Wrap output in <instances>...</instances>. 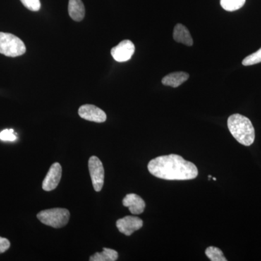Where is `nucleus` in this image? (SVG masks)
Listing matches in <instances>:
<instances>
[{"instance_id": "15", "label": "nucleus", "mask_w": 261, "mask_h": 261, "mask_svg": "<svg viewBox=\"0 0 261 261\" xmlns=\"http://www.w3.org/2000/svg\"><path fill=\"white\" fill-rule=\"evenodd\" d=\"M246 0H221V7L228 12L236 11L243 8Z\"/></svg>"}, {"instance_id": "5", "label": "nucleus", "mask_w": 261, "mask_h": 261, "mask_svg": "<svg viewBox=\"0 0 261 261\" xmlns=\"http://www.w3.org/2000/svg\"><path fill=\"white\" fill-rule=\"evenodd\" d=\"M88 166L94 190L100 192L104 185L105 179V170L102 163L96 156H92L89 160Z\"/></svg>"}, {"instance_id": "3", "label": "nucleus", "mask_w": 261, "mask_h": 261, "mask_svg": "<svg viewBox=\"0 0 261 261\" xmlns=\"http://www.w3.org/2000/svg\"><path fill=\"white\" fill-rule=\"evenodd\" d=\"M27 51L21 39L9 33L0 32V53L5 56L18 57Z\"/></svg>"}, {"instance_id": "12", "label": "nucleus", "mask_w": 261, "mask_h": 261, "mask_svg": "<svg viewBox=\"0 0 261 261\" xmlns=\"http://www.w3.org/2000/svg\"><path fill=\"white\" fill-rule=\"evenodd\" d=\"M189 77V73L185 72H176L166 75L162 80V83L163 85L176 88L188 80Z\"/></svg>"}, {"instance_id": "6", "label": "nucleus", "mask_w": 261, "mask_h": 261, "mask_svg": "<svg viewBox=\"0 0 261 261\" xmlns=\"http://www.w3.org/2000/svg\"><path fill=\"white\" fill-rule=\"evenodd\" d=\"M135 51V46L130 40H123L111 49L113 59L119 63L129 61Z\"/></svg>"}, {"instance_id": "20", "label": "nucleus", "mask_w": 261, "mask_h": 261, "mask_svg": "<svg viewBox=\"0 0 261 261\" xmlns=\"http://www.w3.org/2000/svg\"><path fill=\"white\" fill-rule=\"evenodd\" d=\"M10 247L9 240L6 238H1L0 237V253H3L8 250Z\"/></svg>"}, {"instance_id": "16", "label": "nucleus", "mask_w": 261, "mask_h": 261, "mask_svg": "<svg viewBox=\"0 0 261 261\" xmlns=\"http://www.w3.org/2000/svg\"><path fill=\"white\" fill-rule=\"evenodd\" d=\"M206 256L211 261H227L223 252L216 247H209L205 250Z\"/></svg>"}, {"instance_id": "7", "label": "nucleus", "mask_w": 261, "mask_h": 261, "mask_svg": "<svg viewBox=\"0 0 261 261\" xmlns=\"http://www.w3.org/2000/svg\"><path fill=\"white\" fill-rule=\"evenodd\" d=\"M116 226L120 232L130 236L143 226V221L136 216H125L116 221Z\"/></svg>"}, {"instance_id": "1", "label": "nucleus", "mask_w": 261, "mask_h": 261, "mask_svg": "<svg viewBox=\"0 0 261 261\" xmlns=\"http://www.w3.org/2000/svg\"><path fill=\"white\" fill-rule=\"evenodd\" d=\"M147 168L155 177L169 181L194 179L198 175V170L194 163L175 154L151 160Z\"/></svg>"}, {"instance_id": "2", "label": "nucleus", "mask_w": 261, "mask_h": 261, "mask_svg": "<svg viewBox=\"0 0 261 261\" xmlns=\"http://www.w3.org/2000/svg\"><path fill=\"white\" fill-rule=\"evenodd\" d=\"M228 128L235 140L245 146L252 145L255 141V128L247 117L233 114L228 118Z\"/></svg>"}, {"instance_id": "9", "label": "nucleus", "mask_w": 261, "mask_h": 261, "mask_svg": "<svg viewBox=\"0 0 261 261\" xmlns=\"http://www.w3.org/2000/svg\"><path fill=\"white\" fill-rule=\"evenodd\" d=\"M62 176V167L59 163L51 165L42 182V189L45 191L54 190L59 185Z\"/></svg>"}, {"instance_id": "14", "label": "nucleus", "mask_w": 261, "mask_h": 261, "mask_svg": "<svg viewBox=\"0 0 261 261\" xmlns=\"http://www.w3.org/2000/svg\"><path fill=\"white\" fill-rule=\"evenodd\" d=\"M118 253L112 249L103 248L102 252H96L90 257L91 261H116L118 260Z\"/></svg>"}, {"instance_id": "4", "label": "nucleus", "mask_w": 261, "mask_h": 261, "mask_svg": "<svg viewBox=\"0 0 261 261\" xmlns=\"http://www.w3.org/2000/svg\"><path fill=\"white\" fill-rule=\"evenodd\" d=\"M37 218L42 224L59 228L68 224L70 219L69 211L61 207L41 211L37 214Z\"/></svg>"}, {"instance_id": "10", "label": "nucleus", "mask_w": 261, "mask_h": 261, "mask_svg": "<svg viewBox=\"0 0 261 261\" xmlns=\"http://www.w3.org/2000/svg\"><path fill=\"white\" fill-rule=\"evenodd\" d=\"M123 205L128 207L130 212L134 215L142 214L145 211V202L140 196L136 194H128L123 198Z\"/></svg>"}, {"instance_id": "13", "label": "nucleus", "mask_w": 261, "mask_h": 261, "mask_svg": "<svg viewBox=\"0 0 261 261\" xmlns=\"http://www.w3.org/2000/svg\"><path fill=\"white\" fill-rule=\"evenodd\" d=\"M68 13L75 21H82L85 16V8L82 0H69Z\"/></svg>"}, {"instance_id": "18", "label": "nucleus", "mask_w": 261, "mask_h": 261, "mask_svg": "<svg viewBox=\"0 0 261 261\" xmlns=\"http://www.w3.org/2000/svg\"><path fill=\"white\" fill-rule=\"evenodd\" d=\"M20 2L31 11L37 12L40 10V0H20Z\"/></svg>"}, {"instance_id": "11", "label": "nucleus", "mask_w": 261, "mask_h": 261, "mask_svg": "<svg viewBox=\"0 0 261 261\" xmlns=\"http://www.w3.org/2000/svg\"><path fill=\"white\" fill-rule=\"evenodd\" d=\"M173 37L176 42L182 43L189 47L193 45V39L191 34L188 29L182 24L178 23L174 27Z\"/></svg>"}, {"instance_id": "8", "label": "nucleus", "mask_w": 261, "mask_h": 261, "mask_svg": "<svg viewBox=\"0 0 261 261\" xmlns=\"http://www.w3.org/2000/svg\"><path fill=\"white\" fill-rule=\"evenodd\" d=\"M79 115L83 119L96 123H103L107 119L106 113L93 105H84L81 106L79 109Z\"/></svg>"}, {"instance_id": "17", "label": "nucleus", "mask_w": 261, "mask_h": 261, "mask_svg": "<svg viewBox=\"0 0 261 261\" xmlns=\"http://www.w3.org/2000/svg\"><path fill=\"white\" fill-rule=\"evenodd\" d=\"M260 63H261V48L255 53L246 57L243 61V65L245 66H249V65L257 64Z\"/></svg>"}, {"instance_id": "19", "label": "nucleus", "mask_w": 261, "mask_h": 261, "mask_svg": "<svg viewBox=\"0 0 261 261\" xmlns=\"http://www.w3.org/2000/svg\"><path fill=\"white\" fill-rule=\"evenodd\" d=\"M0 140L14 142L17 140V137L13 129H5L0 132Z\"/></svg>"}, {"instance_id": "21", "label": "nucleus", "mask_w": 261, "mask_h": 261, "mask_svg": "<svg viewBox=\"0 0 261 261\" xmlns=\"http://www.w3.org/2000/svg\"><path fill=\"white\" fill-rule=\"evenodd\" d=\"M213 179H214V181H216V178H215V177H214V178H213Z\"/></svg>"}]
</instances>
